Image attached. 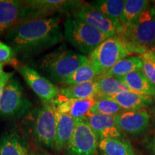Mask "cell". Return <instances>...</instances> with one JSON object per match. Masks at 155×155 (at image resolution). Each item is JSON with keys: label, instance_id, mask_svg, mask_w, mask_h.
Here are the masks:
<instances>
[{"label": "cell", "instance_id": "obj_1", "mask_svg": "<svg viewBox=\"0 0 155 155\" xmlns=\"http://www.w3.org/2000/svg\"><path fill=\"white\" fill-rule=\"evenodd\" d=\"M61 17L52 16L32 19L9 29L5 40L17 57L27 59L63 41Z\"/></svg>", "mask_w": 155, "mask_h": 155}, {"label": "cell", "instance_id": "obj_2", "mask_svg": "<svg viewBox=\"0 0 155 155\" xmlns=\"http://www.w3.org/2000/svg\"><path fill=\"white\" fill-rule=\"evenodd\" d=\"M118 37L131 53L143 55L155 51V13L151 8L146 9Z\"/></svg>", "mask_w": 155, "mask_h": 155}, {"label": "cell", "instance_id": "obj_3", "mask_svg": "<svg viewBox=\"0 0 155 155\" xmlns=\"http://www.w3.org/2000/svg\"><path fill=\"white\" fill-rule=\"evenodd\" d=\"M87 59V55L75 53L63 45L42 58L40 68L52 83H63Z\"/></svg>", "mask_w": 155, "mask_h": 155}, {"label": "cell", "instance_id": "obj_4", "mask_svg": "<svg viewBox=\"0 0 155 155\" xmlns=\"http://www.w3.org/2000/svg\"><path fill=\"white\" fill-rule=\"evenodd\" d=\"M63 36L83 55H90L99 45L109 38L105 34L71 15L64 22Z\"/></svg>", "mask_w": 155, "mask_h": 155}, {"label": "cell", "instance_id": "obj_5", "mask_svg": "<svg viewBox=\"0 0 155 155\" xmlns=\"http://www.w3.org/2000/svg\"><path fill=\"white\" fill-rule=\"evenodd\" d=\"M130 54L121 39L116 36L103 42L88 58L98 77L107 74L118 62Z\"/></svg>", "mask_w": 155, "mask_h": 155}, {"label": "cell", "instance_id": "obj_6", "mask_svg": "<svg viewBox=\"0 0 155 155\" xmlns=\"http://www.w3.org/2000/svg\"><path fill=\"white\" fill-rule=\"evenodd\" d=\"M32 135L38 144L53 149L57 131V108L55 101L44 102L34 111Z\"/></svg>", "mask_w": 155, "mask_h": 155}, {"label": "cell", "instance_id": "obj_7", "mask_svg": "<svg viewBox=\"0 0 155 155\" xmlns=\"http://www.w3.org/2000/svg\"><path fill=\"white\" fill-rule=\"evenodd\" d=\"M32 108V104L25 96L22 86L13 77L7 83L0 99V117H22Z\"/></svg>", "mask_w": 155, "mask_h": 155}, {"label": "cell", "instance_id": "obj_8", "mask_svg": "<svg viewBox=\"0 0 155 155\" xmlns=\"http://www.w3.org/2000/svg\"><path fill=\"white\" fill-rule=\"evenodd\" d=\"M48 12L32 7L25 1L0 0V25L13 28L32 19L49 17Z\"/></svg>", "mask_w": 155, "mask_h": 155}, {"label": "cell", "instance_id": "obj_9", "mask_svg": "<svg viewBox=\"0 0 155 155\" xmlns=\"http://www.w3.org/2000/svg\"><path fill=\"white\" fill-rule=\"evenodd\" d=\"M98 139L86 118L75 119L74 131L66 147L71 155H95Z\"/></svg>", "mask_w": 155, "mask_h": 155}, {"label": "cell", "instance_id": "obj_10", "mask_svg": "<svg viewBox=\"0 0 155 155\" xmlns=\"http://www.w3.org/2000/svg\"><path fill=\"white\" fill-rule=\"evenodd\" d=\"M17 71L25 79V82L44 102L54 101L59 96L60 88L36 70L27 65L17 67Z\"/></svg>", "mask_w": 155, "mask_h": 155}, {"label": "cell", "instance_id": "obj_11", "mask_svg": "<svg viewBox=\"0 0 155 155\" xmlns=\"http://www.w3.org/2000/svg\"><path fill=\"white\" fill-rule=\"evenodd\" d=\"M71 16L93 27L105 34L108 38L118 36L119 34V29L116 28V25L105 15L95 8L91 3L83 4Z\"/></svg>", "mask_w": 155, "mask_h": 155}, {"label": "cell", "instance_id": "obj_12", "mask_svg": "<svg viewBox=\"0 0 155 155\" xmlns=\"http://www.w3.org/2000/svg\"><path fill=\"white\" fill-rule=\"evenodd\" d=\"M150 119V114L145 109L124 111L115 116L116 123L121 132L131 135H138L144 132Z\"/></svg>", "mask_w": 155, "mask_h": 155}, {"label": "cell", "instance_id": "obj_13", "mask_svg": "<svg viewBox=\"0 0 155 155\" xmlns=\"http://www.w3.org/2000/svg\"><path fill=\"white\" fill-rule=\"evenodd\" d=\"M85 118L88 121L89 125L99 140L121 137L122 132L117 127L115 116L92 114L89 112Z\"/></svg>", "mask_w": 155, "mask_h": 155}, {"label": "cell", "instance_id": "obj_14", "mask_svg": "<svg viewBox=\"0 0 155 155\" xmlns=\"http://www.w3.org/2000/svg\"><path fill=\"white\" fill-rule=\"evenodd\" d=\"M0 155H29V144L18 131L9 130L0 137Z\"/></svg>", "mask_w": 155, "mask_h": 155}, {"label": "cell", "instance_id": "obj_15", "mask_svg": "<svg viewBox=\"0 0 155 155\" xmlns=\"http://www.w3.org/2000/svg\"><path fill=\"white\" fill-rule=\"evenodd\" d=\"M108 98L119 104L125 111L144 110L145 108L152 105L154 101L151 96L137 94L133 91L121 93Z\"/></svg>", "mask_w": 155, "mask_h": 155}, {"label": "cell", "instance_id": "obj_16", "mask_svg": "<svg viewBox=\"0 0 155 155\" xmlns=\"http://www.w3.org/2000/svg\"><path fill=\"white\" fill-rule=\"evenodd\" d=\"M91 4L116 25L119 33L122 32L125 0H97Z\"/></svg>", "mask_w": 155, "mask_h": 155}, {"label": "cell", "instance_id": "obj_17", "mask_svg": "<svg viewBox=\"0 0 155 155\" xmlns=\"http://www.w3.org/2000/svg\"><path fill=\"white\" fill-rule=\"evenodd\" d=\"M75 119L68 114L60 113L57 111V131L54 150L61 152L66 148L74 131Z\"/></svg>", "mask_w": 155, "mask_h": 155}, {"label": "cell", "instance_id": "obj_18", "mask_svg": "<svg viewBox=\"0 0 155 155\" xmlns=\"http://www.w3.org/2000/svg\"><path fill=\"white\" fill-rule=\"evenodd\" d=\"M95 101L96 99H63L55 101V104L58 112L79 119L86 117Z\"/></svg>", "mask_w": 155, "mask_h": 155}, {"label": "cell", "instance_id": "obj_19", "mask_svg": "<svg viewBox=\"0 0 155 155\" xmlns=\"http://www.w3.org/2000/svg\"><path fill=\"white\" fill-rule=\"evenodd\" d=\"M28 5L48 12L54 15L56 12L73 14L82 6L83 2L65 1V0H25Z\"/></svg>", "mask_w": 155, "mask_h": 155}, {"label": "cell", "instance_id": "obj_20", "mask_svg": "<svg viewBox=\"0 0 155 155\" xmlns=\"http://www.w3.org/2000/svg\"><path fill=\"white\" fill-rule=\"evenodd\" d=\"M116 79L125 84L131 91L147 96H155V86L145 76L141 70L134 71Z\"/></svg>", "mask_w": 155, "mask_h": 155}, {"label": "cell", "instance_id": "obj_21", "mask_svg": "<svg viewBox=\"0 0 155 155\" xmlns=\"http://www.w3.org/2000/svg\"><path fill=\"white\" fill-rule=\"evenodd\" d=\"M96 78L89 82L60 88L59 97L63 99H96Z\"/></svg>", "mask_w": 155, "mask_h": 155}, {"label": "cell", "instance_id": "obj_22", "mask_svg": "<svg viewBox=\"0 0 155 155\" xmlns=\"http://www.w3.org/2000/svg\"><path fill=\"white\" fill-rule=\"evenodd\" d=\"M97 94L96 99L108 98L121 93L131 91L123 83L115 78L106 75L96 78Z\"/></svg>", "mask_w": 155, "mask_h": 155}, {"label": "cell", "instance_id": "obj_23", "mask_svg": "<svg viewBox=\"0 0 155 155\" xmlns=\"http://www.w3.org/2000/svg\"><path fill=\"white\" fill-rule=\"evenodd\" d=\"M98 150L103 155H136L130 143L121 138L99 140Z\"/></svg>", "mask_w": 155, "mask_h": 155}, {"label": "cell", "instance_id": "obj_24", "mask_svg": "<svg viewBox=\"0 0 155 155\" xmlns=\"http://www.w3.org/2000/svg\"><path fill=\"white\" fill-rule=\"evenodd\" d=\"M141 68H142V61L140 56L128 57L118 62L105 75L108 77L119 78L134 71L141 70Z\"/></svg>", "mask_w": 155, "mask_h": 155}, {"label": "cell", "instance_id": "obj_25", "mask_svg": "<svg viewBox=\"0 0 155 155\" xmlns=\"http://www.w3.org/2000/svg\"><path fill=\"white\" fill-rule=\"evenodd\" d=\"M149 5L150 2L147 0H126L123 14L124 29L135 22L141 13L148 9Z\"/></svg>", "mask_w": 155, "mask_h": 155}, {"label": "cell", "instance_id": "obj_26", "mask_svg": "<svg viewBox=\"0 0 155 155\" xmlns=\"http://www.w3.org/2000/svg\"><path fill=\"white\" fill-rule=\"evenodd\" d=\"M96 77V71L88 58V59L72 75L67 78L62 84H65L66 86L81 84L94 80Z\"/></svg>", "mask_w": 155, "mask_h": 155}, {"label": "cell", "instance_id": "obj_27", "mask_svg": "<svg viewBox=\"0 0 155 155\" xmlns=\"http://www.w3.org/2000/svg\"><path fill=\"white\" fill-rule=\"evenodd\" d=\"M124 111H125L122 109L119 104L109 98L96 99V101L90 111L92 114L112 116H116Z\"/></svg>", "mask_w": 155, "mask_h": 155}, {"label": "cell", "instance_id": "obj_28", "mask_svg": "<svg viewBox=\"0 0 155 155\" xmlns=\"http://www.w3.org/2000/svg\"><path fill=\"white\" fill-rule=\"evenodd\" d=\"M142 71L145 76L155 86V51H150L140 55Z\"/></svg>", "mask_w": 155, "mask_h": 155}, {"label": "cell", "instance_id": "obj_29", "mask_svg": "<svg viewBox=\"0 0 155 155\" xmlns=\"http://www.w3.org/2000/svg\"><path fill=\"white\" fill-rule=\"evenodd\" d=\"M16 54L9 45L0 40V63L16 65Z\"/></svg>", "mask_w": 155, "mask_h": 155}, {"label": "cell", "instance_id": "obj_30", "mask_svg": "<svg viewBox=\"0 0 155 155\" xmlns=\"http://www.w3.org/2000/svg\"><path fill=\"white\" fill-rule=\"evenodd\" d=\"M14 72H4L3 74L0 76V99H1L4 90H5L7 83L10 81L11 78L14 77Z\"/></svg>", "mask_w": 155, "mask_h": 155}, {"label": "cell", "instance_id": "obj_31", "mask_svg": "<svg viewBox=\"0 0 155 155\" xmlns=\"http://www.w3.org/2000/svg\"><path fill=\"white\" fill-rule=\"evenodd\" d=\"M147 147L153 155H155V134L147 141Z\"/></svg>", "mask_w": 155, "mask_h": 155}, {"label": "cell", "instance_id": "obj_32", "mask_svg": "<svg viewBox=\"0 0 155 155\" xmlns=\"http://www.w3.org/2000/svg\"><path fill=\"white\" fill-rule=\"evenodd\" d=\"M9 28L8 27H6V26H3V25H0V35L5 33V32H7L8 30H9Z\"/></svg>", "mask_w": 155, "mask_h": 155}, {"label": "cell", "instance_id": "obj_33", "mask_svg": "<svg viewBox=\"0 0 155 155\" xmlns=\"http://www.w3.org/2000/svg\"><path fill=\"white\" fill-rule=\"evenodd\" d=\"M3 68H4V64L0 63V76L3 74L4 71H3Z\"/></svg>", "mask_w": 155, "mask_h": 155}, {"label": "cell", "instance_id": "obj_34", "mask_svg": "<svg viewBox=\"0 0 155 155\" xmlns=\"http://www.w3.org/2000/svg\"><path fill=\"white\" fill-rule=\"evenodd\" d=\"M151 9H152V10L155 13V5H154L153 7H152V8H151Z\"/></svg>", "mask_w": 155, "mask_h": 155}, {"label": "cell", "instance_id": "obj_35", "mask_svg": "<svg viewBox=\"0 0 155 155\" xmlns=\"http://www.w3.org/2000/svg\"><path fill=\"white\" fill-rule=\"evenodd\" d=\"M30 155H46V154H30Z\"/></svg>", "mask_w": 155, "mask_h": 155}, {"label": "cell", "instance_id": "obj_36", "mask_svg": "<svg viewBox=\"0 0 155 155\" xmlns=\"http://www.w3.org/2000/svg\"><path fill=\"white\" fill-rule=\"evenodd\" d=\"M153 99H154V104H155V96H154V98H153ZM154 111H155V106H154Z\"/></svg>", "mask_w": 155, "mask_h": 155}]
</instances>
